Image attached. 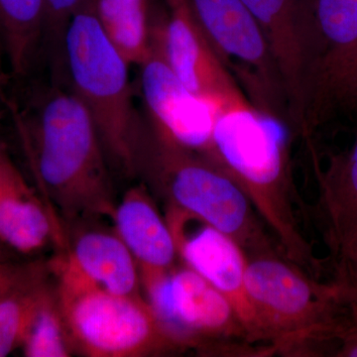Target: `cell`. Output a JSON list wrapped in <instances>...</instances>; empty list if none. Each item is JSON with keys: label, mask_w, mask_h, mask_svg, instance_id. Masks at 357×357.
Returning <instances> with one entry per match:
<instances>
[{"label": "cell", "mask_w": 357, "mask_h": 357, "mask_svg": "<svg viewBox=\"0 0 357 357\" xmlns=\"http://www.w3.org/2000/svg\"><path fill=\"white\" fill-rule=\"evenodd\" d=\"M66 67L70 89L88 110L109 166L133 177L142 115L134 109L129 65L105 34L98 0H81L66 35Z\"/></svg>", "instance_id": "5"}, {"label": "cell", "mask_w": 357, "mask_h": 357, "mask_svg": "<svg viewBox=\"0 0 357 357\" xmlns=\"http://www.w3.org/2000/svg\"><path fill=\"white\" fill-rule=\"evenodd\" d=\"M246 289L275 354L319 356L357 323L344 281L319 282L278 253L248 256Z\"/></svg>", "instance_id": "4"}, {"label": "cell", "mask_w": 357, "mask_h": 357, "mask_svg": "<svg viewBox=\"0 0 357 357\" xmlns=\"http://www.w3.org/2000/svg\"><path fill=\"white\" fill-rule=\"evenodd\" d=\"M150 0H98L105 34L129 65L139 66L151 43Z\"/></svg>", "instance_id": "20"}, {"label": "cell", "mask_w": 357, "mask_h": 357, "mask_svg": "<svg viewBox=\"0 0 357 357\" xmlns=\"http://www.w3.org/2000/svg\"><path fill=\"white\" fill-rule=\"evenodd\" d=\"M340 116L357 119V42L317 66L301 136L310 139L319 126Z\"/></svg>", "instance_id": "17"}, {"label": "cell", "mask_w": 357, "mask_h": 357, "mask_svg": "<svg viewBox=\"0 0 357 357\" xmlns=\"http://www.w3.org/2000/svg\"><path fill=\"white\" fill-rule=\"evenodd\" d=\"M0 243L18 255H39L52 244L63 252L68 246L62 222L28 184L6 146L0 149Z\"/></svg>", "instance_id": "13"}, {"label": "cell", "mask_w": 357, "mask_h": 357, "mask_svg": "<svg viewBox=\"0 0 357 357\" xmlns=\"http://www.w3.org/2000/svg\"><path fill=\"white\" fill-rule=\"evenodd\" d=\"M316 215L340 271L357 251V134L351 148L333 154L325 170L316 166Z\"/></svg>", "instance_id": "14"}, {"label": "cell", "mask_w": 357, "mask_h": 357, "mask_svg": "<svg viewBox=\"0 0 357 357\" xmlns=\"http://www.w3.org/2000/svg\"><path fill=\"white\" fill-rule=\"evenodd\" d=\"M290 128L249 102L218 107L203 153L236 181L271 229L282 255L319 278L321 260L303 236L290 162ZM293 134V133H292Z\"/></svg>", "instance_id": "2"}, {"label": "cell", "mask_w": 357, "mask_h": 357, "mask_svg": "<svg viewBox=\"0 0 357 357\" xmlns=\"http://www.w3.org/2000/svg\"><path fill=\"white\" fill-rule=\"evenodd\" d=\"M22 349L27 357H69L75 351L56 291L42 307Z\"/></svg>", "instance_id": "21"}, {"label": "cell", "mask_w": 357, "mask_h": 357, "mask_svg": "<svg viewBox=\"0 0 357 357\" xmlns=\"http://www.w3.org/2000/svg\"><path fill=\"white\" fill-rule=\"evenodd\" d=\"M81 0H45L43 53L50 67L52 81L67 79L66 35L73 14Z\"/></svg>", "instance_id": "23"}, {"label": "cell", "mask_w": 357, "mask_h": 357, "mask_svg": "<svg viewBox=\"0 0 357 357\" xmlns=\"http://www.w3.org/2000/svg\"><path fill=\"white\" fill-rule=\"evenodd\" d=\"M48 262L0 300V357L22 349L42 307L55 289L49 283Z\"/></svg>", "instance_id": "19"}, {"label": "cell", "mask_w": 357, "mask_h": 357, "mask_svg": "<svg viewBox=\"0 0 357 357\" xmlns=\"http://www.w3.org/2000/svg\"><path fill=\"white\" fill-rule=\"evenodd\" d=\"M223 67L251 105L290 128L278 65L259 23L241 0H187Z\"/></svg>", "instance_id": "8"}, {"label": "cell", "mask_w": 357, "mask_h": 357, "mask_svg": "<svg viewBox=\"0 0 357 357\" xmlns=\"http://www.w3.org/2000/svg\"><path fill=\"white\" fill-rule=\"evenodd\" d=\"M166 220L178 258L211 284L234 307L250 344L263 340L257 316L246 289L248 255L236 241L201 220L190 231L182 213L168 204Z\"/></svg>", "instance_id": "10"}, {"label": "cell", "mask_w": 357, "mask_h": 357, "mask_svg": "<svg viewBox=\"0 0 357 357\" xmlns=\"http://www.w3.org/2000/svg\"><path fill=\"white\" fill-rule=\"evenodd\" d=\"M169 13L160 20L169 64L185 89L211 107L249 102L195 20L187 0H166Z\"/></svg>", "instance_id": "11"}, {"label": "cell", "mask_w": 357, "mask_h": 357, "mask_svg": "<svg viewBox=\"0 0 357 357\" xmlns=\"http://www.w3.org/2000/svg\"><path fill=\"white\" fill-rule=\"evenodd\" d=\"M56 296L75 351L89 357H145L181 351L144 296H122L89 283L57 259Z\"/></svg>", "instance_id": "6"}, {"label": "cell", "mask_w": 357, "mask_h": 357, "mask_svg": "<svg viewBox=\"0 0 357 357\" xmlns=\"http://www.w3.org/2000/svg\"><path fill=\"white\" fill-rule=\"evenodd\" d=\"M141 287L160 326L181 351L269 356V349L248 345V333L229 301L192 268L175 266Z\"/></svg>", "instance_id": "7"}, {"label": "cell", "mask_w": 357, "mask_h": 357, "mask_svg": "<svg viewBox=\"0 0 357 357\" xmlns=\"http://www.w3.org/2000/svg\"><path fill=\"white\" fill-rule=\"evenodd\" d=\"M55 258L103 290L116 295L141 296L137 263L115 231L82 232Z\"/></svg>", "instance_id": "16"}, {"label": "cell", "mask_w": 357, "mask_h": 357, "mask_svg": "<svg viewBox=\"0 0 357 357\" xmlns=\"http://www.w3.org/2000/svg\"><path fill=\"white\" fill-rule=\"evenodd\" d=\"M147 114L181 144L204 153L210 145L215 107L185 89L166 57L160 20L151 23V43L139 65Z\"/></svg>", "instance_id": "12"}, {"label": "cell", "mask_w": 357, "mask_h": 357, "mask_svg": "<svg viewBox=\"0 0 357 357\" xmlns=\"http://www.w3.org/2000/svg\"><path fill=\"white\" fill-rule=\"evenodd\" d=\"M15 252H13L10 249L7 248L3 244L0 243V261H10V260H16Z\"/></svg>", "instance_id": "27"}, {"label": "cell", "mask_w": 357, "mask_h": 357, "mask_svg": "<svg viewBox=\"0 0 357 357\" xmlns=\"http://www.w3.org/2000/svg\"><path fill=\"white\" fill-rule=\"evenodd\" d=\"M3 147H4L3 143H2L1 139H0V149H1V148H3Z\"/></svg>", "instance_id": "28"}, {"label": "cell", "mask_w": 357, "mask_h": 357, "mask_svg": "<svg viewBox=\"0 0 357 357\" xmlns=\"http://www.w3.org/2000/svg\"><path fill=\"white\" fill-rule=\"evenodd\" d=\"M337 357H357V323L347 328L338 337Z\"/></svg>", "instance_id": "26"}, {"label": "cell", "mask_w": 357, "mask_h": 357, "mask_svg": "<svg viewBox=\"0 0 357 357\" xmlns=\"http://www.w3.org/2000/svg\"><path fill=\"white\" fill-rule=\"evenodd\" d=\"M337 278L344 281L349 288L352 310L357 319V251L354 257L337 272Z\"/></svg>", "instance_id": "25"}, {"label": "cell", "mask_w": 357, "mask_h": 357, "mask_svg": "<svg viewBox=\"0 0 357 357\" xmlns=\"http://www.w3.org/2000/svg\"><path fill=\"white\" fill-rule=\"evenodd\" d=\"M141 132L137 175L144 176L168 204L231 237L249 256L282 255L234 178L204 155L178 143L147 114Z\"/></svg>", "instance_id": "3"}, {"label": "cell", "mask_w": 357, "mask_h": 357, "mask_svg": "<svg viewBox=\"0 0 357 357\" xmlns=\"http://www.w3.org/2000/svg\"><path fill=\"white\" fill-rule=\"evenodd\" d=\"M45 0H0V43L11 74H29L43 53Z\"/></svg>", "instance_id": "18"}, {"label": "cell", "mask_w": 357, "mask_h": 357, "mask_svg": "<svg viewBox=\"0 0 357 357\" xmlns=\"http://www.w3.org/2000/svg\"><path fill=\"white\" fill-rule=\"evenodd\" d=\"M259 23L278 65L293 134H302L312 75L324 55L317 0H241Z\"/></svg>", "instance_id": "9"}, {"label": "cell", "mask_w": 357, "mask_h": 357, "mask_svg": "<svg viewBox=\"0 0 357 357\" xmlns=\"http://www.w3.org/2000/svg\"><path fill=\"white\" fill-rule=\"evenodd\" d=\"M112 220L137 263L141 284L176 266L178 256L172 232L145 185H135L123 195Z\"/></svg>", "instance_id": "15"}, {"label": "cell", "mask_w": 357, "mask_h": 357, "mask_svg": "<svg viewBox=\"0 0 357 357\" xmlns=\"http://www.w3.org/2000/svg\"><path fill=\"white\" fill-rule=\"evenodd\" d=\"M316 13L324 47L321 61L356 43L357 0H317Z\"/></svg>", "instance_id": "22"}, {"label": "cell", "mask_w": 357, "mask_h": 357, "mask_svg": "<svg viewBox=\"0 0 357 357\" xmlns=\"http://www.w3.org/2000/svg\"><path fill=\"white\" fill-rule=\"evenodd\" d=\"M39 98L18 128L41 196L61 222L112 218L110 166L88 110L63 84Z\"/></svg>", "instance_id": "1"}, {"label": "cell", "mask_w": 357, "mask_h": 357, "mask_svg": "<svg viewBox=\"0 0 357 357\" xmlns=\"http://www.w3.org/2000/svg\"><path fill=\"white\" fill-rule=\"evenodd\" d=\"M46 263H20L16 260L0 261V300L44 267Z\"/></svg>", "instance_id": "24"}]
</instances>
